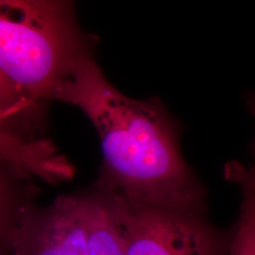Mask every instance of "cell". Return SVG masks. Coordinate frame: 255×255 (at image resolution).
I'll return each instance as SVG.
<instances>
[{
  "mask_svg": "<svg viewBox=\"0 0 255 255\" xmlns=\"http://www.w3.org/2000/svg\"><path fill=\"white\" fill-rule=\"evenodd\" d=\"M52 101L79 108L99 133L103 165L97 190L135 209L205 208V192L159 101L121 93L90 54L77 63Z\"/></svg>",
  "mask_w": 255,
  "mask_h": 255,
  "instance_id": "6da1fadb",
  "label": "cell"
},
{
  "mask_svg": "<svg viewBox=\"0 0 255 255\" xmlns=\"http://www.w3.org/2000/svg\"><path fill=\"white\" fill-rule=\"evenodd\" d=\"M87 55L71 3L0 0V69L30 101H52Z\"/></svg>",
  "mask_w": 255,
  "mask_h": 255,
  "instance_id": "7a4b0ae2",
  "label": "cell"
},
{
  "mask_svg": "<svg viewBox=\"0 0 255 255\" xmlns=\"http://www.w3.org/2000/svg\"><path fill=\"white\" fill-rule=\"evenodd\" d=\"M105 196L123 230L128 255H227L230 237L210 222L205 208L135 209Z\"/></svg>",
  "mask_w": 255,
  "mask_h": 255,
  "instance_id": "3957f363",
  "label": "cell"
},
{
  "mask_svg": "<svg viewBox=\"0 0 255 255\" xmlns=\"http://www.w3.org/2000/svg\"><path fill=\"white\" fill-rule=\"evenodd\" d=\"M4 255H88L85 194L29 204L11 230Z\"/></svg>",
  "mask_w": 255,
  "mask_h": 255,
  "instance_id": "277c9868",
  "label": "cell"
},
{
  "mask_svg": "<svg viewBox=\"0 0 255 255\" xmlns=\"http://www.w3.org/2000/svg\"><path fill=\"white\" fill-rule=\"evenodd\" d=\"M0 164L18 175L35 177L56 184L65 182L72 172V164L46 139H26L0 128Z\"/></svg>",
  "mask_w": 255,
  "mask_h": 255,
  "instance_id": "5b68a950",
  "label": "cell"
},
{
  "mask_svg": "<svg viewBox=\"0 0 255 255\" xmlns=\"http://www.w3.org/2000/svg\"><path fill=\"white\" fill-rule=\"evenodd\" d=\"M84 194L88 255H128L123 230L108 197L96 188Z\"/></svg>",
  "mask_w": 255,
  "mask_h": 255,
  "instance_id": "8992f818",
  "label": "cell"
},
{
  "mask_svg": "<svg viewBox=\"0 0 255 255\" xmlns=\"http://www.w3.org/2000/svg\"><path fill=\"white\" fill-rule=\"evenodd\" d=\"M228 177L239 185L242 201L226 255H255V169L233 164Z\"/></svg>",
  "mask_w": 255,
  "mask_h": 255,
  "instance_id": "52a82bcc",
  "label": "cell"
},
{
  "mask_svg": "<svg viewBox=\"0 0 255 255\" xmlns=\"http://www.w3.org/2000/svg\"><path fill=\"white\" fill-rule=\"evenodd\" d=\"M38 106L20 93L0 69V128L15 133L12 131L13 125L28 120Z\"/></svg>",
  "mask_w": 255,
  "mask_h": 255,
  "instance_id": "ba28073f",
  "label": "cell"
},
{
  "mask_svg": "<svg viewBox=\"0 0 255 255\" xmlns=\"http://www.w3.org/2000/svg\"><path fill=\"white\" fill-rule=\"evenodd\" d=\"M29 204L14 201L9 182L0 168V255H4L10 232Z\"/></svg>",
  "mask_w": 255,
  "mask_h": 255,
  "instance_id": "9c48e42d",
  "label": "cell"
}]
</instances>
